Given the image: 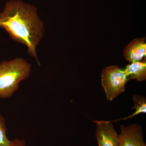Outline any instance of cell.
Here are the masks:
<instances>
[{"label":"cell","instance_id":"6da1fadb","mask_svg":"<svg viewBox=\"0 0 146 146\" xmlns=\"http://www.w3.org/2000/svg\"><path fill=\"white\" fill-rule=\"evenodd\" d=\"M0 28L13 40L25 45L29 54L39 65L36 49L44 36V28L35 6L21 0L9 1L0 13Z\"/></svg>","mask_w":146,"mask_h":146},{"label":"cell","instance_id":"7a4b0ae2","mask_svg":"<svg viewBox=\"0 0 146 146\" xmlns=\"http://www.w3.org/2000/svg\"><path fill=\"white\" fill-rule=\"evenodd\" d=\"M31 70V65L22 58L1 62L0 99L12 96L18 90L20 82L28 77Z\"/></svg>","mask_w":146,"mask_h":146},{"label":"cell","instance_id":"3957f363","mask_svg":"<svg viewBox=\"0 0 146 146\" xmlns=\"http://www.w3.org/2000/svg\"><path fill=\"white\" fill-rule=\"evenodd\" d=\"M101 77L102 86L110 101L125 92L126 84L129 80L124 69L115 65L103 69Z\"/></svg>","mask_w":146,"mask_h":146},{"label":"cell","instance_id":"277c9868","mask_svg":"<svg viewBox=\"0 0 146 146\" xmlns=\"http://www.w3.org/2000/svg\"><path fill=\"white\" fill-rule=\"evenodd\" d=\"M96 137L98 146H119V136L112 122L109 121H95Z\"/></svg>","mask_w":146,"mask_h":146},{"label":"cell","instance_id":"5b68a950","mask_svg":"<svg viewBox=\"0 0 146 146\" xmlns=\"http://www.w3.org/2000/svg\"><path fill=\"white\" fill-rule=\"evenodd\" d=\"M119 146H146L143 131L140 125H130L120 126Z\"/></svg>","mask_w":146,"mask_h":146},{"label":"cell","instance_id":"8992f818","mask_svg":"<svg viewBox=\"0 0 146 146\" xmlns=\"http://www.w3.org/2000/svg\"><path fill=\"white\" fill-rule=\"evenodd\" d=\"M145 37L133 39L124 50L125 58L129 63L143 60L146 56V44Z\"/></svg>","mask_w":146,"mask_h":146},{"label":"cell","instance_id":"52a82bcc","mask_svg":"<svg viewBox=\"0 0 146 146\" xmlns=\"http://www.w3.org/2000/svg\"><path fill=\"white\" fill-rule=\"evenodd\" d=\"M124 70L129 80L145 81L146 79V58L139 62L129 63L125 66Z\"/></svg>","mask_w":146,"mask_h":146},{"label":"cell","instance_id":"ba28073f","mask_svg":"<svg viewBox=\"0 0 146 146\" xmlns=\"http://www.w3.org/2000/svg\"><path fill=\"white\" fill-rule=\"evenodd\" d=\"M134 106L133 109L135 110V112L132 115L126 117L112 121V122H115L121 120H125L127 119H131L141 113H146V100L145 98L141 96L134 95L133 98Z\"/></svg>","mask_w":146,"mask_h":146},{"label":"cell","instance_id":"9c48e42d","mask_svg":"<svg viewBox=\"0 0 146 146\" xmlns=\"http://www.w3.org/2000/svg\"><path fill=\"white\" fill-rule=\"evenodd\" d=\"M11 142L7 136V128L4 118L0 114V146H10Z\"/></svg>","mask_w":146,"mask_h":146},{"label":"cell","instance_id":"30bf717a","mask_svg":"<svg viewBox=\"0 0 146 146\" xmlns=\"http://www.w3.org/2000/svg\"><path fill=\"white\" fill-rule=\"evenodd\" d=\"M10 146H27L26 145L25 141L24 139L20 140L18 138H16L13 141H11Z\"/></svg>","mask_w":146,"mask_h":146}]
</instances>
